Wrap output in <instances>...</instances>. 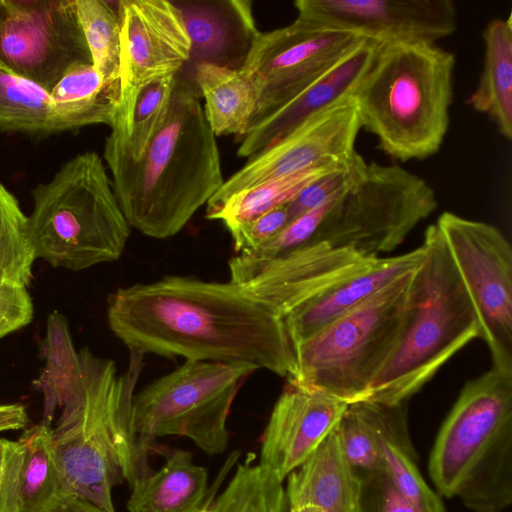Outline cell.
Listing matches in <instances>:
<instances>
[{
    "label": "cell",
    "instance_id": "6da1fadb",
    "mask_svg": "<svg viewBox=\"0 0 512 512\" xmlns=\"http://www.w3.org/2000/svg\"><path fill=\"white\" fill-rule=\"evenodd\" d=\"M107 320L143 356L247 364L287 380L295 374L284 319L230 280L166 276L119 288L108 298Z\"/></svg>",
    "mask_w": 512,
    "mask_h": 512
},
{
    "label": "cell",
    "instance_id": "7a4b0ae2",
    "mask_svg": "<svg viewBox=\"0 0 512 512\" xmlns=\"http://www.w3.org/2000/svg\"><path fill=\"white\" fill-rule=\"evenodd\" d=\"M104 159L130 227L156 239L179 233L225 181L216 136L196 87L180 73L167 119L145 153L132 159L114 126Z\"/></svg>",
    "mask_w": 512,
    "mask_h": 512
},
{
    "label": "cell",
    "instance_id": "3957f363",
    "mask_svg": "<svg viewBox=\"0 0 512 512\" xmlns=\"http://www.w3.org/2000/svg\"><path fill=\"white\" fill-rule=\"evenodd\" d=\"M83 380L61 408L52 446L66 489L116 512L112 489L150 474L149 452L132 423V401L143 355L131 352L125 374L87 348L79 351Z\"/></svg>",
    "mask_w": 512,
    "mask_h": 512
},
{
    "label": "cell",
    "instance_id": "277c9868",
    "mask_svg": "<svg viewBox=\"0 0 512 512\" xmlns=\"http://www.w3.org/2000/svg\"><path fill=\"white\" fill-rule=\"evenodd\" d=\"M453 53L431 43L377 42L354 100L361 129L402 162L441 148L450 124Z\"/></svg>",
    "mask_w": 512,
    "mask_h": 512
},
{
    "label": "cell",
    "instance_id": "5b68a950",
    "mask_svg": "<svg viewBox=\"0 0 512 512\" xmlns=\"http://www.w3.org/2000/svg\"><path fill=\"white\" fill-rule=\"evenodd\" d=\"M428 471L438 494L472 512L512 503V374L492 367L468 381L433 444Z\"/></svg>",
    "mask_w": 512,
    "mask_h": 512
},
{
    "label": "cell",
    "instance_id": "8992f818",
    "mask_svg": "<svg viewBox=\"0 0 512 512\" xmlns=\"http://www.w3.org/2000/svg\"><path fill=\"white\" fill-rule=\"evenodd\" d=\"M422 244L426 254L414 272L405 326L367 401L407 402L455 353L480 337L474 305L436 223L428 226Z\"/></svg>",
    "mask_w": 512,
    "mask_h": 512
},
{
    "label": "cell",
    "instance_id": "52a82bcc",
    "mask_svg": "<svg viewBox=\"0 0 512 512\" xmlns=\"http://www.w3.org/2000/svg\"><path fill=\"white\" fill-rule=\"evenodd\" d=\"M31 195L28 224L36 258L80 271L122 255L130 225L96 152L70 158Z\"/></svg>",
    "mask_w": 512,
    "mask_h": 512
},
{
    "label": "cell",
    "instance_id": "ba28073f",
    "mask_svg": "<svg viewBox=\"0 0 512 512\" xmlns=\"http://www.w3.org/2000/svg\"><path fill=\"white\" fill-rule=\"evenodd\" d=\"M415 271L296 345V370L287 381L347 404L365 400L405 326Z\"/></svg>",
    "mask_w": 512,
    "mask_h": 512
},
{
    "label": "cell",
    "instance_id": "9c48e42d",
    "mask_svg": "<svg viewBox=\"0 0 512 512\" xmlns=\"http://www.w3.org/2000/svg\"><path fill=\"white\" fill-rule=\"evenodd\" d=\"M256 367L240 363L185 362L154 380L132 401L133 429L150 452L156 438L187 437L210 455L228 445V416L244 381Z\"/></svg>",
    "mask_w": 512,
    "mask_h": 512
},
{
    "label": "cell",
    "instance_id": "30bf717a",
    "mask_svg": "<svg viewBox=\"0 0 512 512\" xmlns=\"http://www.w3.org/2000/svg\"><path fill=\"white\" fill-rule=\"evenodd\" d=\"M437 205L424 178L399 165L371 162L361 180L334 202L311 244L377 258L397 248Z\"/></svg>",
    "mask_w": 512,
    "mask_h": 512
},
{
    "label": "cell",
    "instance_id": "8fae6325",
    "mask_svg": "<svg viewBox=\"0 0 512 512\" xmlns=\"http://www.w3.org/2000/svg\"><path fill=\"white\" fill-rule=\"evenodd\" d=\"M451 259L474 305L494 368L512 374V249L495 226L452 212L438 218Z\"/></svg>",
    "mask_w": 512,
    "mask_h": 512
},
{
    "label": "cell",
    "instance_id": "7c38bea8",
    "mask_svg": "<svg viewBox=\"0 0 512 512\" xmlns=\"http://www.w3.org/2000/svg\"><path fill=\"white\" fill-rule=\"evenodd\" d=\"M366 39L298 17L287 26L259 31L240 67L258 90L250 126L317 80Z\"/></svg>",
    "mask_w": 512,
    "mask_h": 512
},
{
    "label": "cell",
    "instance_id": "4fadbf2b",
    "mask_svg": "<svg viewBox=\"0 0 512 512\" xmlns=\"http://www.w3.org/2000/svg\"><path fill=\"white\" fill-rule=\"evenodd\" d=\"M0 63L48 92L92 63L75 0H0Z\"/></svg>",
    "mask_w": 512,
    "mask_h": 512
},
{
    "label": "cell",
    "instance_id": "5bb4252c",
    "mask_svg": "<svg viewBox=\"0 0 512 512\" xmlns=\"http://www.w3.org/2000/svg\"><path fill=\"white\" fill-rule=\"evenodd\" d=\"M361 130L352 97L311 116L286 136L249 157L207 203L206 217L229 197L270 179L350 161Z\"/></svg>",
    "mask_w": 512,
    "mask_h": 512
},
{
    "label": "cell",
    "instance_id": "9a60e30c",
    "mask_svg": "<svg viewBox=\"0 0 512 512\" xmlns=\"http://www.w3.org/2000/svg\"><path fill=\"white\" fill-rule=\"evenodd\" d=\"M121 23V106L125 130L140 90L157 79L178 75L189 63L191 41L173 1L118 0Z\"/></svg>",
    "mask_w": 512,
    "mask_h": 512
},
{
    "label": "cell",
    "instance_id": "2e32d148",
    "mask_svg": "<svg viewBox=\"0 0 512 512\" xmlns=\"http://www.w3.org/2000/svg\"><path fill=\"white\" fill-rule=\"evenodd\" d=\"M375 259L325 242L268 260L237 254L229 261L230 281L284 319L300 305L365 269Z\"/></svg>",
    "mask_w": 512,
    "mask_h": 512
},
{
    "label": "cell",
    "instance_id": "e0dca14e",
    "mask_svg": "<svg viewBox=\"0 0 512 512\" xmlns=\"http://www.w3.org/2000/svg\"><path fill=\"white\" fill-rule=\"evenodd\" d=\"M297 17L376 42L431 43L453 34L451 0H297Z\"/></svg>",
    "mask_w": 512,
    "mask_h": 512
},
{
    "label": "cell",
    "instance_id": "ac0fdd59",
    "mask_svg": "<svg viewBox=\"0 0 512 512\" xmlns=\"http://www.w3.org/2000/svg\"><path fill=\"white\" fill-rule=\"evenodd\" d=\"M347 406L324 392L288 382L261 436L259 464L283 482L334 430Z\"/></svg>",
    "mask_w": 512,
    "mask_h": 512
},
{
    "label": "cell",
    "instance_id": "d6986e66",
    "mask_svg": "<svg viewBox=\"0 0 512 512\" xmlns=\"http://www.w3.org/2000/svg\"><path fill=\"white\" fill-rule=\"evenodd\" d=\"M377 42L364 40L335 66L287 102L252 124L241 137L239 157L252 155L277 142L305 120L351 97L374 55Z\"/></svg>",
    "mask_w": 512,
    "mask_h": 512
},
{
    "label": "cell",
    "instance_id": "ffe728a7",
    "mask_svg": "<svg viewBox=\"0 0 512 512\" xmlns=\"http://www.w3.org/2000/svg\"><path fill=\"white\" fill-rule=\"evenodd\" d=\"M191 41L188 64L240 68L259 33L250 0L173 1ZM187 64V65H188Z\"/></svg>",
    "mask_w": 512,
    "mask_h": 512
},
{
    "label": "cell",
    "instance_id": "44dd1931",
    "mask_svg": "<svg viewBox=\"0 0 512 512\" xmlns=\"http://www.w3.org/2000/svg\"><path fill=\"white\" fill-rule=\"evenodd\" d=\"M425 254L421 244L401 255L378 257L365 269L291 311L284 317V323L293 347L389 284L418 269Z\"/></svg>",
    "mask_w": 512,
    "mask_h": 512
},
{
    "label": "cell",
    "instance_id": "7402d4cb",
    "mask_svg": "<svg viewBox=\"0 0 512 512\" xmlns=\"http://www.w3.org/2000/svg\"><path fill=\"white\" fill-rule=\"evenodd\" d=\"M378 445L383 471L420 512H445L439 495L425 482L411 444L406 403L360 401Z\"/></svg>",
    "mask_w": 512,
    "mask_h": 512
},
{
    "label": "cell",
    "instance_id": "603a6c76",
    "mask_svg": "<svg viewBox=\"0 0 512 512\" xmlns=\"http://www.w3.org/2000/svg\"><path fill=\"white\" fill-rule=\"evenodd\" d=\"M287 479L288 508L315 505L324 512H359L360 479L342 453L335 428Z\"/></svg>",
    "mask_w": 512,
    "mask_h": 512
},
{
    "label": "cell",
    "instance_id": "cb8c5ba5",
    "mask_svg": "<svg viewBox=\"0 0 512 512\" xmlns=\"http://www.w3.org/2000/svg\"><path fill=\"white\" fill-rule=\"evenodd\" d=\"M153 451L165 457V464L130 487L128 511L198 512L208 496L206 469L194 464L186 450L156 444Z\"/></svg>",
    "mask_w": 512,
    "mask_h": 512
},
{
    "label": "cell",
    "instance_id": "d4e9b609",
    "mask_svg": "<svg viewBox=\"0 0 512 512\" xmlns=\"http://www.w3.org/2000/svg\"><path fill=\"white\" fill-rule=\"evenodd\" d=\"M194 82L205 100L206 120L215 136L243 137L258 103V90L241 68L198 63Z\"/></svg>",
    "mask_w": 512,
    "mask_h": 512
},
{
    "label": "cell",
    "instance_id": "484cf974",
    "mask_svg": "<svg viewBox=\"0 0 512 512\" xmlns=\"http://www.w3.org/2000/svg\"><path fill=\"white\" fill-rule=\"evenodd\" d=\"M50 95L57 133L93 124L112 128L120 115V87L106 84L92 63L70 68Z\"/></svg>",
    "mask_w": 512,
    "mask_h": 512
},
{
    "label": "cell",
    "instance_id": "4316f807",
    "mask_svg": "<svg viewBox=\"0 0 512 512\" xmlns=\"http://www.w3.org/2000/svg\"><path fill=\"white\" fill-rule=\"evenodd\" d=\"M484 61L478 85L468 102L495 123L500 134L512 138V22L496 18L483 31Z\"/></svg>",
    "mask_w": 512,
    "mask_h": 512
},
{
    "label": "cell",
    "instance_id": "83f0119b",
    "mask_svg": "<svg viewBox=\"0 0 512 512\" xmlns=\"http://www.w3.org/2000/svg\"><path fill=\"white\" fill-rule=\"evenodd\" d=\"M41 356L45 365L34 386L44 397L42 422L51 426L55 411L64 406L83 380L79 351L74 347L66 318L58 311L48 316Z\"/></svg>",
    "mask_w": 512,
    "mask_h": 512
},
{
    "label": "cell",
    "instance_id": "f1b7e54d",
    "mask_svg": "<svg viewBox=\"0 0 512 512\" xmlns=\"http://www.w3.org/2000/svg\"><path fill=\"white\" fill-rule=\"evenodd\" d=\"M52 432L41 422L25 428L18 438L24 449L20 512H48L68 492L53 451Z\"/></svg>",
    "mask_w": 512,
    "mask_h": 512
},
{
    "label": "cell",
    "instance_id": "f546056e",
    "mask_svg": "<svg viewBox=\"0 0 512 512\" xmlns=\"http://www.w3.org/2000/svg\"><path fill=\"white\" fill-rule=\"evenodd\" d=\"M0 130L33 137L57 133L50 92L1 63Z\"/></svg>",
    "mask_w": 512,
    "mask_h": 512
},
{
    "label": "cell",
    "instance_id": "4dcf8cb0",
    "mask_svg": "<svg viewBox=\"0 0 512 512\" xmlns=\"http://www.w3.org/2000/svg\"><path fill=\"white\" fill-rule=\"evenodd\" d=\"M345 164L306 170L259 183L229 197L207 218L222 221L231 231L287 205L310 182Z\"/></svg>",
    "mask_w": 512,
    "mask_h": 512
},
{
    "label": "cell",
    "instance_id": "1f68e13d",
    "mask_svg": "<svg viewBox=\"0 0 512 512\" xmlns=\"http://www.w3.org/2000/svg\"><path fill=\"white\" fill-rule=\"evenodd\" d=\"M75 3L93 66L106 84L120 87L121 23L117 1Z\"/></svg>",
    "mask_w": 512,
    "mask_h": 512
},
{
    "label": "cell",
    "instance_id": "d6a6232c",
    "mask_svg": "<svg viewBox=\"0 0 512 512\" xmlns=\"http://www.w3.org/2000/svg\"><path fill=\"white\" fill-rule=\"evenodd\" d=\"M287 508L283 482L262 465L246 461L205 512H287Z\"/></svg>",
    "mask_w": 512,
    "mask_h": 512
},
{
    "label": "cell",
    "instance_id": "836d02e7",
    "mask_svg": "<svg viewBox=\"0 0 512 512\" xmlns=\"http://www.w3.org/2000/svg\"><path fill=\"white\" fill-rule=\"evenodd\" d=\"M35 259L28 216L15 196L0 183V281L28 287Z\"/></svg>",
    "mask_w": 512,
    "mask_h": 512
},
{
    "label": "cell",
    "instance_id": "e575fe53",
    "mask_svg": "<svg viewBox=\"0 0 512 512\" xmlns=\"http://www.w3.org/2000/svg\"><path fill=\"white\" fill-rule=\"evenodd\" d=\"M177 76H166L145 85L136 98L126 129L118 122L114 125L120 128L123 144L132 159L137 160L145 153L165 123Z\"/></svg>",
    "mask_w": 512,
    "mask_h": 512
},
{
    "label": "cell",
    "instance_id": "d590c367",
    "mask_svg": "<svg viewBox=\"0 0 512 512\" xmlns=\"http://www.w3.org/2000/svg\"><path fill=\"white\" fill-rule=\"evenodd\" d=\"M335 432L347 463L359 478L383 471L378 445L360 401L348 404Z\"/></svg>",
    "mask_w": 512,
    "mask_h": 512
},
{
    "label": "cell",
    "instance_id": "8d00e7d4",
    "mask_svg": "<svg viewBox=\"0 0 512 512\" xmlns=\"http://www.w3.org/2000/svg\"><path fill=\"white\" fill-rule=\"evenodd\" d=\"M367 164L357 152L342 167L310 182L286 205L289 221L315 207L341 198L361 180Z\"/></svg>",
    "mask_w": 512,
    "mask_h": 512
},
{
    "label": "cell",
    "instance_id": "74e56055",
    "mask_svg": "<svg viewBox=\"0 0 512 512\" xmlns=\"http://www.w3.org/2000/svg\"><path fill=\"white\" fill-rule=\"evenodd\" d=\"M335 201L322 204L295 218L274 239L247 256L260 260L274 259L310 245Z\"/></svg>",
    "mask_w": 512,
    "mask_h": 512
},
{
    "label": "cell",
    "instance_id": "f35d334b",
    "mask_svg": "<svg viewBox=\"0 0 512 512\" xmlns=\"http://www.w3.org/2000/svg\"><path fill=\"white\" fill-rule=\"evenodd\" d=\"M360 479L359 512H420L384 471Z\"/></svg>",
    "mask_w": 512,
    "mask_h": 512
},
{
    "label": "cell",
    "instance_id": "ab89813d",
    "mask_svg": "<svg viewBox=\"0 0 512 512\" xmlns=\"http://www.w3.org/2000/svg\"><path fill=\"white\" fill-rule=\"evenodd\" d=\"M286 205L230 232L237 254L251 255L274 239L289 224Z\"/></svg>",
    "mask_w": 512,
    "mask_h": 512
},
{
    "label": "cell",
    "instance_id": "60d3db41",
    "mask_svg": "<svg viewBox=\"0 0 512 512\" xmlns=\"http://www.w3.org/2000/svg\"><path fill=\"white\" fill-rule=\"evenodd\" d=\"M23 462L18 440L0 438V512H20Z\"/></svg>",
    "mask_w": 512,
    "mask_h": 512
},
{
    "label": "cell",
    "instance_id": "b9f144b4",
    "mask_svg": "<svg viewBox=\"0 0 512 512\" xmlns=\"http://www.w3.org/2000/svg\"><path fill=\"white\" fill-rule=\"evenodd\" d=\"M34 316L27 287L0 281V339L27 326Z\"/></svg>",
    "mask_w": 512,
    "mask_h": 512
},
{
    "label": "cell",
    "instance_id": "7bdbcfd3",
    "mask_svg": "<svg viewBox=\"0 0 512 512\" xmlns=\"http://www.w3.org/2000/svg\"><path fill=\"white\" fill-rule=\"evenodd\" d=\"M29 417L24 405L19 403L0 404V433L25 429Z\"/></svg>",
    "mask_w": 512,
    "mask_h": 512
},
{
    "label": "cell",
    "instance_id": "ee69618b",
    "mask_svg": "<svg viewBox=\"0 0 512 512\" xmlns=\"http://www.w3.org/2000/svg\"><path fill=\"white\" fill-rule=\"evenodd\" d=\"M48 512H110L74 493L64 492Z\"/></svg>",
    "mask_w": 512,
    "mask_h": 512
},
{
    "label": "cell",
    "instance_id": "f6af8a7d",
    "mask_svg": "<svg viewBox=\"0 0 512 512\" xmlns=\"http://www.w3.org/2000/svg\"><path fill=\"white\" fill-rule=\"evenodd\" d=\"M288 512H324V511L315 505H303V506H299V507L289 508Z\"/></svg>",
    "mask_w": 512,
    "mask_h": 512
},
{
    "label": "cell",
    "instance_id": "bcb514c9",
    "mask_svg": "<svg viewBox=\"0 0 512 512\" xmlns=\"http://www.w3.org/2000/svg\"><path fill=\"white\" fill-rule=\"evenodd\" d=\"M212 499H213V496L211 497V495L209 497H207L202 508L198 512H205L208 504L211 502Z\"/></svg>",
    "mask_w": 512,
    "mask_h": 512
}]
</instances>
